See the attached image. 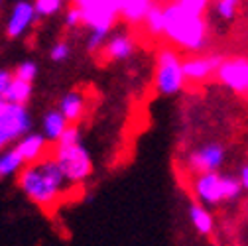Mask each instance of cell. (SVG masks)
Instances as JSON below:
<instances>
[{
  "label": "cell",
  "instance_id": "f546056e",
  "mask_svg": "<svg viewBox=\"0 0 248 246\" xmlns=\"http://www.w3.org/2000/svg\"><path fill=\"white\" fill-rule=\"evenodd\" d=\"M154 2H162V0H154Z\"/></svg>",
  "mask_w": 248,
  "mask_h": 246
},
{
  "label": "cell",
  "instance_id": "484cf974",
  "mask_svg": "<svg viewBox=\"0 0 248 246\" xmlns=\"http://www.w3.org/2000/svg\"><path fill=\"white\" fill-rule=\"evenodd\" d=\"M12 79H14V73H12V71L0 69V99H4V93H6L8 85L12 83Z\"/></svg>",
  "mask_w": 248,
  "mask_h": 246
},
{
  "label": "cell",
  "instance_id": "4316f807",
  "mask_svg": "<svg viewBox=\"0 0 248 246\" xmlns=\"http://www.w3.org/2000/svg\"><path fill=\"white\" fill-rule=\"evenodd\" d=\"M236 175H238V181H240L242 189H244V191H248V162H246V164H242V166L238 168Z\"/></svg>",
  "mask_w": 248,
  "mask_h": 246
},
{
  "label": "cell",
  "instance_id": "6da1fadb",
  "mask_svg": "<svg viewBox=\"0 0 248 246\" xmlns=\"http://www.w3.org/2000/svg\"><path fill=\"white\" fill-rule=\"evenodd\" d=\"M211 0H168L164 4L166 30L170 46L189 53H203L209 47L207 10Z\"/></svg>",
  "mask_w": 248,
  "mask_h": 246
},
{
  "label": "cell",
  "instance_id": "8fae6325",
  "mask_svg": "<svg viewBox=\"0 0 248 246\" xmlns=\"http://www.w3.org/2000/svg\"><path fill=\"white\" fill-rule=\"evenodd\" d=\"M225 55L221 53H203L183 59V73L185 81L189 83H203L217 75V69L221 67Z\"/></svg>",
  "mask_w": 248,
  "mask_h": 246
},
{
  "label": "cell",
  "instance_id": "ffe728a7",
  "mask_svg": "<svg viewBox=\"0 0 248 246\" xmlns=\"http://www.w3.org/2000/svg\"><path fill=\"white\" fill-rule=\"evenodd\" d=\"M144 30L154 36V38H160L164 36V30H166V12H164V4L160 2H154L152 8L148 10L146 18H144Z\"/></svg>",
  "mask_w": 248,
  "mask_h": 246
},
{
  "label": "cell",
  "instance_id": "8992f818",
  "mask_svg": "<svg viewBox=\"0 0 248 246\" xmlns=\"http://www.w3.org/2000/svg\"><path fill=\"white\" fill-rule=\"evenodd\" d=\"M185 85L183 59L175 47H162L156 55V69H154V87L160 95L173 97L181 93Z\"/></svg>",
  "mask_w": 248,
  "mask_h": 246
},
{
  "label": "cell",
  "instance_id": "9c48e42d",
  "mask_svg": "<svg viewBox=\"0 0 248 246\" xmlns=\"http://www.w3.org/2000/svg\"><path fill=\"white\" fill-rule=\"evenodd\" d=\"M227 162V148L221 142H205L187 156V168L193 175L221 171Z\"/></svg>",
  "mask_w": 248,
  "mask_h": 246
},
{
  "label": "cell",
  "instance_id": "52a82bcc",
  "mask_svg": "<svg viewBox=\"0 0 248 246\" xmlns=\"http://www.w3.org/2000/svg\"><path fill=\"white\" fill-rule=\"evenodd\" d=\"M30 132H32V116L28 112V107L6 103L0 108V152L16 146Z\"/></svg>",
  "mask_w": 248,
  "mask_h": 246
},
{
  "label": "cell",
  "instance_id": "7c38bea8",
  "mask_svg": "<svg viewBox=\"0 0 248 246\" xmlns=\"http://www.w3.org/2000/svg\"><path fill=\"white\" fill-rule=\"evenodd\" d=\"M136 51V40L128 32H112L101 49L105 61H126Z\"/></svg>",
  "mask_w": 248,
  "mask_h": 246
},
{
  "label": "cell",
  "instance_id": "ac0fdd59",
  "mask_svg": "<svg viewBox=\"0 0 248 246\" xmlns=\"http://www.w3.org/2000/svg\"><path fill=\"white\" fill-rule=\"evenodd\" d=\"M26 168V162L22 160V156L18 154V150L12 146L4 152H0V179L6 177H18V173Z\"/></svg>",
  "mask_w": 248,
  "mask_h": 246
},
{
  "label": "cell",
  "instance_id": "d4e9b609",
  "mask_svg": "<svg viewBox=\"0 0 248 246\" xmlns=\"http://www.w3.org/2000/svg\"><path fill=\"white\" fill-rule=\"evenodd\" d=\"M81 26H83V14H81V10L77 6H69L65 10V28L77 30Z\"/></svg>",
  "mask_w": 248,
  "mask_h": 246
},
{
  "label": "cell",
  "instance_id": "f1b7e54d",
  "mask_svg": "<svg viewBox=\"0 0 248 246\" xmlns=\"http://www.w3.org/2000/svg\"><path fill=\"white\" fill-rule=\"evenodd\" d=\"M2 2H4V0H0V6H2Z\"/></svg>",
  "mask_w": 248,
  "mask_h": 246
},
{
  "label": "cell",
  "instance_id": "cb8c5ba5",
  "mask_svg": "<svg viewBox=\"0 0 248 246\" xmlns=\"http://www.w3.org/2000/svg\"><path fill=\"white\" fill-rule=\"evenodd\" d=\"M69 55H71V46H69V42H65V40L53 44L51 49H49V59L55 61V63H61V61L69 59Z\"/></svg>",
  "mask_w": 248,
  "mask_h": 246
},
{
  "label": "cell",
  "instance_id": "2e32d148",
  "mask_svg": "<svg viewBox=\"0 0 248 246\" xmlns=\"http://www.w3.org/2000/svg\"><path fill=\"white\" fill-rule=\"evenodd\" d=\"M187 217H189V223H191V227L195 229L197 234H201V236H211L213 234L215 217H213V213L209 211V207L193 201L187 207Z\"/></svg>",
  "mask_w": 248,
  "mask_h": 246
},
{
  "label": "cell",
  "instance_id": "277c9868",
  "mask_svg": "<svg viewBox=\"0 0 248 246\" xmlns=\"http://www.w3.org/2000/svg\"><path fill=\"white\" fill-rule=\"evenodd\" d=\"M51 156L55 158L59 168L63 169L71 187L83 185L93 173L91 154L81 140V130L77 124H71L65 130V134L59 138V142L53 144Z\"/></svg>",
  "mask_w": 248,
  "mask_h": 246
},
{
  "label": "cell",
  "instance_id": "30bf717a",
  "mask_svg": "<svg viewBox=\"0 0 248 246\" xmlns=\"http://www.w3.org/2000/svg\"><path fill=\"white\" fill-rule=\"evenodd\" d=\"M38 20V12L32 0H18L12 6L6 24H4V34L8 40H18L22 38L30 28H32Z\"/></svg>",
  "mask_w": 248,
  "mask_h": 246
},
{
  "label": "cell",
  "instance_id": "4fadbf2b",
  "mask_svg": "<svg viewBox=\"0 0 248 246\" xmlns=\"http://www.w3.org/2000/svg\"><path fill=\"white\" fill-rule=\"evenodd\" d=\"M18 154L22 156V160L26 162V166L30 164H38L40 160H44L46 156H49V148H47V138L42 132H30L26 134L16 146Z\"/></svg>",
  "mask_w": 248,
  "mask_h": 246
},
{
  "label": "cell",
  "instance_id": "5b68a950",
  "mask_svg": "<svg viewBox=\"0 0 248 246\" xmlns=\"http://www.w3.org/2000/svg\"><path fill=\"white\" fill-rule=\"evenodd\" d=\"M193 199L205 207H217L221 203H232L244 193L236 173L211 171L193 175L191 183Z\"/></svg>",
  "mask_w": 248,
  "mask_h": 246
},
{
  "label": "cell",
  "instance_id": "9a60e30c",
  "mask_svg": "<svg viewBox=\"0 0 248 246\" xmlns=\"http://www.w3.org/2000/svg\"><path fill=\"white\" fill-rule=\"evenodd\" d=\"M69 120L63 116L59 108H51L44 114L42 118V134L47 138V142H59V138L65 134V130L69 128Z\"/></svg>",
  "mask_w": 248,
  "mask_h": 246
},
{
  "label": "cell",
  "instance_id": "44dd1931",
  "mask_svg": "<svg viewBox=\"0 0 248 246\" xmlns=\"http://www.w3.org/2000/svg\"><path fill=\"white\" fill-rule=\"evenodd\" d=\"M238 6H240V0H215V14L221 20L231 22L234 20Z\"/></svg>",
  "mask_w": 248,
  "mask_h": 246
},
{
  "label": "cell",
  "instance_id": "7a4b0ae2",
  "mask_svg": "<svg viewBox=\"0 0 248 246\" xmlns=\"http://www.w3.org/2000/svg\"><path fill=\"white\" fill-rule=\"evenodd\" d=\"M18 187L34 205L42 207L44 211H51L69 193L71 183L49 154L38 164L26 166L18 173Z\"/></svg>",
  "mask_w": 248,
  "mask_h": 246
},
{
  "label": "cell",
  "instance_id": "e0dca14e",
  "mask_svg": "<svg viewBox=\"0 0 248 246\" xmlns=\"http://www.w3.org/2000/svg\"><path fill=\"white\" fill-rule=\"evenodd\" d=\"M152 4L154 0H120V18L128 26H140Z\"/></svg>",
  "mask_w": 248,
  "mask_h": 246
},
{
  "label": "cell",
  "instance_id": "83f0119b",
  "mask_svg": "<svg viewBox=\"0 0 248 246\" xmlns=\"http://www.w3.org/2000/svg\"><path fill=\"white\" fill-rule=\"evenodd\" d=\"M246 217H248V203H246Z\"/></svg>",
  "mask_w": 248,
  "mask_h": 246
},
{
  "label": "cell",
  "instance_id": "d6986e66",
  "mask_svg": "<svg viewBox=\"0 0 248 246\" xmlns=\"http://www.w3.org/2000/svg\"><path fill=\"white\" fill-rule=\"evenodd\" d=\"M32 93H34L32 83H26V81L14 77L12 83L6 89V93H4V101L10 103V105H22V107H26L28 101L32 99Z\"/></svg>",
  "mask_w": 248,
  "mask_h": 246
},
{
  "label": "cell",
  "instance_id": "3957f363",
  "mask_svg": "<svg viewBox=\"0 0 248 246\" xmlns=\"http://www.w3.org/2000/svg\"><path fill=\"white\" fill-rule=\"evenodd\" d=\"M83 14V26L89 30L87 51L101 53L120 18V0H71Z\"/></svg>",
  "mask_w": 248,
  "mask_h": 246
},
{
  "label": "cell",
  "instance_id": "ba28073f",
  "mask_svg": "<svg viewBox=\"0 0 248 246\" xmlns=\"http://www.w3.org/2000/svg\"><path fill=\"white\" fill-rule=\"evenodd\" d=\"M215 79L225 89H229L231 93L248 97V57L244 55L225 57L221 67L217 69Z\"/></svg>",
  "mask_w": 248,
  "mask_h": 246
},
{
  "label": "cell",
  "instance_id": "7402d4cb",
  "mask_svg": "<svg viewBox=\"0 0 248 246\" xmlns=\"http://www.w3.org/2000/svg\"><path fill=\"white\" fill-rule=\"evenodd\" d=\"M65 0H34V6L40 18H49L63 10Z\"/></svg>",
  "mask_w": 248,
  "mask_h": 246
},
{
  "label": "cell",
  "instance_id": "5bb4252c",
  "mask_svg": "<svg viewBox=\"0 0 248 246\" xmlns=\"http://www.w3.org/2000/svg\"><path fill=\"white\" fill-rule=\"evenodd\" d=\"M57 108L63 112V116L69 120V124H77L87 112V95L79 89H71L61 97Z\"/></svg>",
  "mask_w": 248,
  "mask_h": 246
},
{
  "label": "cell",
  "instance_id": "603a6c76",
  "mask_svg": "<svg viewBox=\"0 0 248 246\" xmlns=\"http://www.w3.org/2000/svg\"><path fill=\"white\" fill-rule=\"evenodd\" d=\"M12 73H14V77H18V79H22L26 83H34L36 77H38V63L36 61L26 59V61H22V63L16 65V69Z\"/></svg>",
  "mask_w": 248,
  "mask_h": 246
}]
</instances>
